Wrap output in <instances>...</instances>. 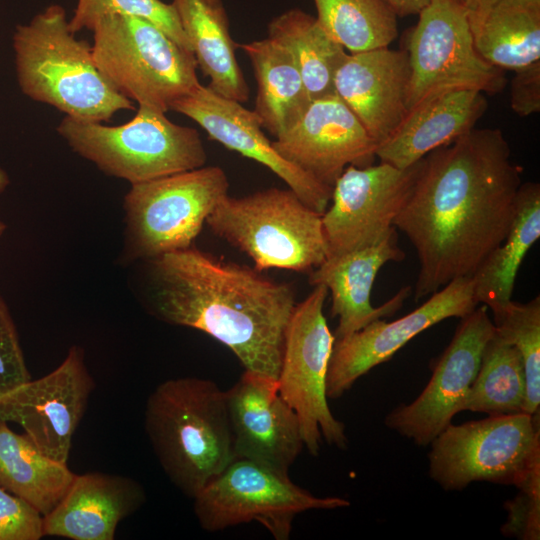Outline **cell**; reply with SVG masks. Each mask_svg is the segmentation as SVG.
<instances>
[{"mask_svg":"<svg viewBox=\"0 0 540 540\" xmlns=\"http://www.w3.org/2000/svg\"><path fill=\"white\" fill-rule=\"evenodd\" d=\"M94 387L84 350L72 346L50 373L0 393V420L20 425L40 451L67 463Z\"/></svg>","mask_w":540,"mask_h":540,"instance_id":"14","label":"cell"},{"mask_svg":"<svg viewBox=\"0 0 540 540\" xmlns=\"http://www.w3.org/2000/svg\"><path fill=\"white\" fill-rule=\"evenodd\" d=\"M272 145L285 160L332 188L347 166L372 165L377 148L335 93L312 100L296 124Z\"/></svg>","mask_w":540,"mask_h":540,"instance_id":"17","label":"cell"},{"mask_svg":"<svg viewBox=\"0 0 540 540\" xmlns=\"http://www.w3.org/2000/svg\"><path fill=\"white\" fill-rule=\"evenodd\" d=\"M75 473L45 455L24 434L0 420V486L34 506L43 516L61 501Z\"/></svg>","mask_w":540,"mask_h":540,"instance_id":"28","label":"cell"},{"mask_svg":"<svg viewBox=\"0 0 540 540\" xmlns=\"http://www.w3.org/2000/svg\"><path fill=\"white\" fill-rule=\"evenodd\" d=\"M30 379L16 327L0 296V393Z\"/></svg>","mask_w":540,"mask_h":540,"instance_id":"36","label":"cell"},{"mask_svg":"<svg viewBox=\"0 0 540 540\" xmlns=\"http://www.w3.org/2000/svg\"><path fill=\"white\" fill-rule=\"evenodd\" d=\"M400 17L417 15L430 0H385Z\"/></svg>","mask_w":540,"mask_h":540,"instance_id":"38","label":"cell"},{"mask_svg":"<svg viewBox=\"0 0 540 540\" xmlns=\"http://www.w3.org/2000/svg\"><path fill=\"white\" fill-rule=\"evenodd\" d=\"M325 32L350 53L388 47L397 15L385 0H313Z\"/></svg>","mask_w":540,"mask_h":540,"instance_id":"31","label":"cell"},{"mask_svg":"<svg viewBox=\"0 0 540 540\" xmlns=\"http://www.w3.org/2000/svg\"><path fill=\"white\" fill-rule=\"evenodd\" d=\"M495 332L520 353L526 379L523 413L539 414L540 407V297L526 303L511 301L493 316Z\"/></svg>","mask_w":540,"mask_h":540,"instance_id":"32","label":"cell"},{"mask_svg":"<svg viewBox=\"0 0 540 540\" xmlns=\"http://www.w3.org/2000/svg\"><path fill=\"white\" fill-rule=\"evenodd\" d=\"M463 6L467 12L475 10L484 0H454Z\"/></svg>","mask_w":540,"mask_h":540,"instance_id":"39","label":"cell"},{"mask_svg":"<svg viewBox=\"0 0 540 540\" xmlns=\"http://www.w3.org/2000/svg\"><path fill=\"white\" fill-rule=\"evenodd\" d=\"M510 84V106L520 117L540 111V60L518 69Z\"/></svg>","mask_w":540,"mask_h":540,"instance_id":"37","label":"cell"},{"mask_svg":"<svg viewBox=\"0 0 540 540\" xmlns=\"http://www.w3.org/2000/svg\"><path fill=\"white\" fill-rule=\"evenodd\" d=\"M170 110L196 122L210 139L227 149L266 166L313 210L320 214L326 211L332 187L285 160L266 137L253 110L202 84L174 102Z\"/></svg>","mask_w":540,"mask_h":540,"instance_id":"18","label":"cell"},{"mask_svg":"<svg viewBox=\"0 0 540 540\" xmlns=\"http://www.w3.org/2000/svg\"><path fill=\"white\" fill-rule=\"evenodd\" d=\"M516 497L505 503L507 521L501 527L503 535L521 540L540 538V473L517 488Z\"/></svg>","mask_w":540,"mask_h":540,"instance_id":"34","label":"cell"},{"mask_svg":"<svg viewBox=\"0 0 540 540\" xmlns=\"http://www.w3.org/2000/svg\"><path fill=\"white\" fill-rule=\"evenodd\" d=\"M144 426L164 473L192 499L235 459L225 391L210 379L158 384L147 398Z\"/></svg>","mask_w":540,"mask_h":540,"instance_id":"3","label":"cell"},{"mask_svg":"<svg viewBox=\"0 0 540 540\" xmlns=\"http://www.w3.org/2000/svg\"><path fill=\"white\" fill-rule=\"evenodd\" d=\"M210 230L246 254L259 271L310 273L328 256L322 214L290 188L226 195L206 220Z\"/></svg>","mask_w":540,"mask_h":540,"instance_id":"6","label":"cell"},{"mask_svg":"<svg viewBox=\"0 0 540 540\" xmlns=\"http://www.w3.org/2000/svg\"><path fill=\"white\" fill-rule=\"evenodd\" d=\"M193 500L195 516L205 531L257 521L277 540L289 538L298 514L350 506L340 497L315 496L293 483L288 474L240 458H235Z\"/></svg>","mask_w":540,"mask_h":540,"instance_id":"12","label":"cell"},{"mask_svg":"<svg viewBox=\"0 0 540 540\" xmlns=\"http://www.w3.org/2000/svg\"><path fill=\"white\" fill-rule=\"evenodd\" d=\"M526 398L522 357L510 343L494 334L486 343L464 411L489 416L520 413Z\"/></svg>","mask_w":540,"mask_h":540,"instance_id":"30","label":"cell"},{"mask_svg":"<svg viewBox=\"0 0 540 540\" xmlns=\"http://www.w3.org/2000/svg\"><path fill=\"white\" fill-rule=\"evenodd\" d=\"M110 14L145 19L192 53L174 6L161 0H77L69 26L74 33L91 31L99 18Z\"/></svg>","mask_w":540,"mask_h":540,"instance_id":"33","label":"cell"},{"mask_svg":"<svg viewBox=\"0 0 540 540\" xmlns=\"http://www.w3.org/2000/svg\"><path fill=\"white\" fill-rule=\"evenodd\" d=\"M6 224L0 220V236L5 232Z\"/></svg>","mask_w":540,"mask_h":540,"instance_id":"41","label":"cell"},{"mask_svg":"<svg viewBox=\"0 0 540 540\" xmlns=\"http://www.w3.org/2000/svg\"><path fill=\"white\" fill-rule=\"evenodd\" d=\"M494 331L485 305L461 318L424 390L411 403L392 410L385 425L419 446L429 445L454 415L464 411L484 347Z\"/></svg>","mask_w":540,"mask_h":540,"instance_id":"15","label":"cell"},{"mask_svg":"<svg viewBox=\"0 0 540 540\" xmlns=\"http://www.w3.org/2000/svg\"><path fill=\"white\" fill-rule=\"evenodd\" d=\"M225 396L235 458L288 474L305 447L299 419L277 381L245 370Z\"/></svg>","mask_w":540,"mask_h":540,"instance_id":"19","label":"cell"},{"mask_svg":"<svg viewBox=\"0 0 540 540\" xmlns=\"http://www.w3.org/2000/svg\"><path fill=\"white\" fill-rule=\"evenodd\" d=\"M12 46L21 92L65 116L108 122L131 100L121 95L96 67L91 45L76 37L65 9L51 4L16 26Z\"/></svg>","mask_w":540,"mask_h":540,"instance_id":"4","label":"cell"},{"mask_svg":"<svg viewBox=\"0 0 540 540\" xmlns=\"http://www.w3.org/2000/svg\"><path fill=\"white\" fill-rule=\"evenodd\" d=\"M10 184V178L7 172L0 168V193L4 192Z\"/></svg>","mask_w":540,"mask_h":540,"instance_id":"40","label":"cell"},{"mask_svg":"<svg viewBox=\"0 0 540 540\" xmlns=\"http://www.w3.org/2000/svg\"><path fill=\"white\" fill-rule=\"evenodd\" d=\"M540 237V185L522 183L513 222L503 242L482 262L473 280L474 296L498 315L512 301L517 273L531 246Z\"/></svg>","mask_w":540,"mask_h":540,"instance_id":"27","label":"cell"},{"mask_svg":"<svg viewBox=\"0 0 540 540\" xmlns=\"http://www.w3.org/2000/svg\"><path fill=\"white\" fill-rule=\"evenodd\" d=\"M478 305L472 277H459L409 314L392 322L377 319L335 340L326 379L328 399L340 398L361 376L388 361L421 332L445 319L463 318Z\"/></svg>","mask_w":540,"mask_h":540,"instance_id":"16","label":"cell"},{"mask_svg":"<svg viewBox=\"0 0 540 540\" xmlns=\"http://www.w3.org/2000/svg\"><path fill=\"white\" fill-rule=\"evenodd\" d=\"M328 290L315 285L297 303L287 326L278 391L296 413L304 447L317 456L322 440L340 449L348 443L345 425L332 414L326 394L328 365L334 345L323 312Z\"/></svg>","mask_w":540,"mask_h":540,"instance_id":"11","label":"cell"},{"mask_svg":"<svg viewBox=\"0 0 540 540\" xmlns=\"http://www.w3.org/2000/svg\"><path fill=\"white\" fill-rule=\"evenodd\" d=\"M197 67L209 78L215 93L247 102L250 90L235 55L222 0H172Z\"/></svg>","mask_w":540,"mask_h":540,"instance_id":"24","label":"cell"},{"mask_svg":"<svg viewBox=\"0 0 540 540\" xmlns=\"http://www.w3.org/2000/svg\"><path fill=\"white\" fill-rule=\"evenodd\" d=\"M468 19L474 46L490 65L516 71L540 60V0H484Z\"/></svg>","mask_w":540,"mask_h":540,"instance_id":"25","label":"cell"},{"mask_svg":"<svg viewBox=\"0 0 540 540\" xmlns=\"http://www.w3.org/2000/svg\"><path fill=\"white\" fill-rule=\"evenodd\" d=\"M145 500L143 487L130 477L103 472L76 474L61 501L43 516L44 536L112 540L118 524Z\"/></svg>","mask_w":540,"mask_h":540,"instance_id":"22","label":"cell"},{"mask_svg":"<svg viewBox=\"0 0 540 540\" xmlns=\"http://www.w3.org/2000/svg\"><path fill=\"white\" fill-rule=\"evenodd\" d=\"M500 129L474 128L421 161L411 194L394 221L416 250L414 299L471 277L505 239L522 184Z\"/></svg>","mask_w":540,"mask_h":540,"instance_id":"1","label":"cell"},{"mask_svg":"<svg viewBox=\"0 0 540 540\" xmlns=\"http://www.w3.org/2000/svg\"><path fill=\"white\" fill-rule=\"evenodd\" d=\"M91 31L96 67L121 95L138 106L166 113L200 85L193 53L145 19L105 15Z\"/></svg>","mask_w":540,"mask_h":540,"instance_id":"7","label":"cell"},{"mask_svg":"<svg viewBox=\"0 0 540 540\" xmlns=\"http://www.w3.org/2000/svg\"><path fill=\"white\" fill-rule=\"evenodd\" d=\"M148 309L229 348L249 370L277 380L297 304L292 284L191 246L147 260Z\"/></svg>","mask_w":540,"mask_h":540,"instance_id":"2","label":"cell"},{"mask_svg":"<svg viewBox=\"0 0 540 540\" xmlns=\"http://www.w3.org/2000/svg\"><path fill=\"white\" fill-rule=\"evenodd\" d=\"M429 445V476L446 491L478 481L518 488L540 473L539 414L451 423Z\"/></svg>","mask_w":540,"mask_h":540,"instance_id":"8","label":"cell"},{"mask_svg":"<svg viewBox=\"0 0 540 540\" xmlns=\"http://www.w3.org/2000/svg\"><path fill=\"white\" fill-rule=\"evenodd\" d=\"M237 47L248 56L257 81L253 112L276 139L296 124L311 102L301 73L290 52L268 37Z\"/></svg>","mask_w":540,"mask_h":540,"instance_id":"26","label":"cell"},{"mask_svg":"<svg viewBox=\"0 0 540 540\" xmlns=\"http://www.w3.org/2000/svg\"><path fill=\"white\" fill-rule=\"evenodd\" d=\"M228 189L225 171L213 165L132 184L123 202L124 260L147 261L193 246Z\"/></svg>","mask_w":540,"mask_h":540,"instance_id":"9","label":"cell"},{"mask_svg":"<svg viewBox=\"0 0 540 540\" xmlns=\"http://www.w3.org/2000/svg\"><path fill=\"white\" fill-rule=\"evenodd\" d=\"M43 536V515L0 486V540H39Z\"/></svg>","mask_w":540,"mask_h":540,"instance_id":"35","label":"cell"},{"mask_svg":"<svg viewBox=\"0 0 540 540\" xmlns=\"http://www.w3.org/2000/svg\"><path fill=\"white\" fill-rule=\"evenodd\" d=\"M267 31V37L294 58L311 101L335 93L334 74L347 52L316 17L299 8L289 9L273 18Z\"/></svg>","mask_w":540,"mask_h":540,"instance_id":"29","label":"cell"},{"mask_svg":"<svg viewBox=\"0 0 540 540\" xmlns=\"http://www.w3.org/2000/svg\"><path fill=\"white\" fill-rule=\"evenodd\" d=\"M405 252L398 245L396 230L379 243L337 256H329L309 273L312 286L323 285L331 294V315L338 317L335 340L346 337L369 323L390 317L412 293L411 286L401 288L384 304H371V289L379 270L386 263L400 262Z\"/></svg>","mask_w":540,"mask_h":540,"instance_id":"21","label":"cell"},{"mask_svg":"<svg viewBox=\"0 0 540 540\" xmlns=\"http://www.w3.org/2000/svg\"><path fill=\"white\" fill-rule=\"evenodd\" d=\"M57 133L73 152L108 176L138 184L204 166L207 153L199 132L172 122L165 112L138 106L121 125L65 116Z\"/></svg>","mask_w":540,"mask_h":540,"instance_id":"5","label":"cell"},{"mask_svg":"<svg viewBox=\"0 0 540 540\" xmlns=\"http://www.w3.org/2000/svg\"><path fill=\"white\" fill-rule=\"evenodd\" d=\"M407 54L388 47L347 53L337 68L335 94L354 113L377 146L406 116Z\"/></svg>","mask_w":540,"mask_h":540,"instance_id":"20","label":"cell"},{"mask_svg":"<svg viewBox=\"0 0 540 540\" xmlns=\"http://www.w3.org/2000/svg\"><path fill=\"white\" fill-rule=\"evenodd\" d=\"M407 31L405 49L409 77L406 105L454 89L496 94L506 84L504 71L477 52L467 10L454 0H430Z\"/></svg>","mask_w":540,"mask_h":540,"instance_id":"10","label":"cell"},{"mask_svg":"<svg viewBox=\"0 0 540 540\" xmlns=\"http://www.w3.org/2000/svg\"><path fill=\"white\" fill-rule=\"evenodd\" d=\"M421 161L406 169L384 162L344 169L322 214L327 257L373 246L396 229L394 221L411 194Z\"/></svg>","mask_w":540,"mask_h":540,"instance_id":"13","label":"cell"},{"mask_svg":"<svg viewBox=\"0 0 540 540\" xmlns=\"http://www.w3.org/2000/svg\"><path fill=\"white\" fill-rule=\"evenodd\" d=\"M487 108V99L478 90L439 93L408 110L392 135L377 146L375 155L380 162L406 169L474 129Z\"/></svg>","mask_w":540,"mask_h":540,"instance_id":"23","label":"cell"}]
</instances>
